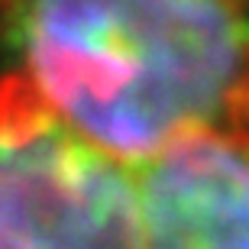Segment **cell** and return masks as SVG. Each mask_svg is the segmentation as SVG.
<instances>
[{
  "mask_svg": "<svg viewBox=\"0 0 249 249\" xmlns=\"http://www.w3.org/2000/svg\"><path fill=\"white\" fill-rule=\"evenodd\" d=\"M139 249H249V117L133 168Z\"/></svg>",
  "mask_w": 249,
  "mask_h": 249,
  "instance_id": "3957f363",
  "label": "cell"
},
{
  "mask_svg": "<svg viewBox=\"0 0 249 249\" xmlns=\"http://www.w3.org/2000/svg\"><path fill=\"white\" fill-rule=\"evenodd\" d=\"M0 249H139L133 168L33 107L3 120Z\"/></svg>",
  "mask_w": 249,
  "mask_h": 249,
  "instance_id": "7a4b0ae2",
  "label": "cell"
},
{
  "mask_svg": "<svg viewBox=\"0 0 249 249\" xmlns=\"http://www.w3.org/2000/svg\"><path fill=\"white\" fill-rule=\"evenodd\" d=\"M29 107L126 168L249 117V0H19Z\"/></svg>",
  "mask_w": 249,
  "mask_h": 249,
  "instance_id": "6da1fadb",
  "label": "cell"
}]
</instances>
